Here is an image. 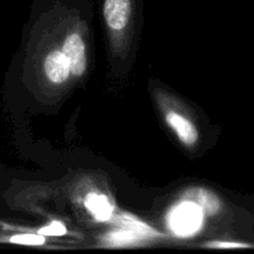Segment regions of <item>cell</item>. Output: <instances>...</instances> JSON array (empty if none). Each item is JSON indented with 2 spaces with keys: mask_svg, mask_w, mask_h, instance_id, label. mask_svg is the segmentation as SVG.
<instances>
[{
  "mask_svg": "<svg viewBox=\"0 0 254 254\" xmlns=\"http://www.w3.org/2000/svg\"><path fill=\"white\" fill-rule=\"evenodd\" d=\"M166 121H168L169 126L174 129V131L178 134V136L184 144L193 145L197 141V130L188 118L178 113H174V112H170L166 116Z\"/></svg>",
  "mask_w": 254,
  "mask_h": 254,
  "instance_id": "cell-4",
  "label": "cell"
},
{
  "mask_svg": "<svg viewBox=\"0 0 254 254\" xmlns=\"http://www.w3.org/2000/svg\"><path fill=\"white\" fill-rule=\"evenodd\" d=\"M10 242L16 243V245L24 246H41L45 243V238L42 235H16L10 238Z\"/></svg>",
  "mask_w": 254,
  "mask_h": 254,
  "instance_id": "cell-7",
  "label": "cell"
},
{
  "mask_svg": "<svg viewBox=\"0 0 254 254\" xmlns=\"http://www.w3.org/2000/svg\"><path fill=\"white\" fill-rule=\"evenodd\" d=\"M215 246L221 248H240L247 247V245H241V243H215Z\"/></svg>",
  "mask_w": 254,
  "mask_h": 254,
  "instance_id": "cell-9",
  "label": "cell"
},
{
  "mask_svg": "<svg viewBox=\"0 0 254 254\" xmlns=\"http://www.w3.org/2000/svg\"><path fill=\"white\" fill-rule=\"evenodd\" d=\"M69 64V72L81 76L86 69V47L83 40L77 34H72L64 40V51Z\"/></svg>",
  "mask_w": 254,
  "mask_h": 254,
  "instance_id": "cell-2",
  "label": "cell"
},
{
  "mask_svg": "<svg viewBox=\"0 0 254 254\" xmlns=\"http://www.w3.org/2000/svg\"><path fill=\"white\" fill-rule=\"evenodd\" d=\"M86 206L96 220L107 221L111 218L113 207L104 195L89 193L86 198Z\"/></svg>",
  "mask_w": 254,
  "mask_h": 254,
  "instance_id": "cell-6",
  "label": "cell"
},
{
  "mask_svg": "<svg viewBox=\"0 0 254 254\" xmlns=\"http://www.w3.org/2000/svg\"><path fill=\"white\" fill-rule=\"evenodd\" d=\"M202 216V210L197 205L186 201L170 213V227L179 236H190L201 227Z\"/></svg>",
  "mask_w": 254,
  "mask_h": 254,
  "instance_id": "cell-1",
  "label": "cell"
},
{
  "mask_svg": "<svg viewBox=\"0 0 254 254\" xmlns=\"http://www.w3.org/2000/svg\"><path fill=\"white\" fill-rule=\"evenodd\" d=\"M185 200L193 202L202 210L205 215H213L220 208V201L212 192L203 189H192L185 195Z\"/></svg>",
  "mask_w": 254,
  "mask_h": 254,
  "instance_id": "cell-5",
  "label": "cell"
},
{
  "mask_svg": "<svg viewBox=\"0 0 254 254\" xmlns=\"http://www.w3.org/2000/svg\"><path fill=\"white\" fill-rule=\"evenodd\" d=\"M39 233L45 236H64L66 233V228L61 222H52L51 225L41 228Z\"/></svg>",
  "mask_w": 254,
  "mask_h": 254,
  "instance_id": "cell-8",
  "label": "cell"
},
{
  "mask_svg": "<svg viewBox=\"0 0 254 254\" xmlns=\"http://www.w3.org/2000/svg\"><path fill=\"white\" fill-rule=\"evenodd\" d=\"M45 72L54 83H62L69 76V64L64 52L54 51L45 60Z\"/></svg>",
  "mask_w": 254,
  "mask_h": 254,
  "instance_id": "cell-3",
  "label": "cell"
}]
</instances>
